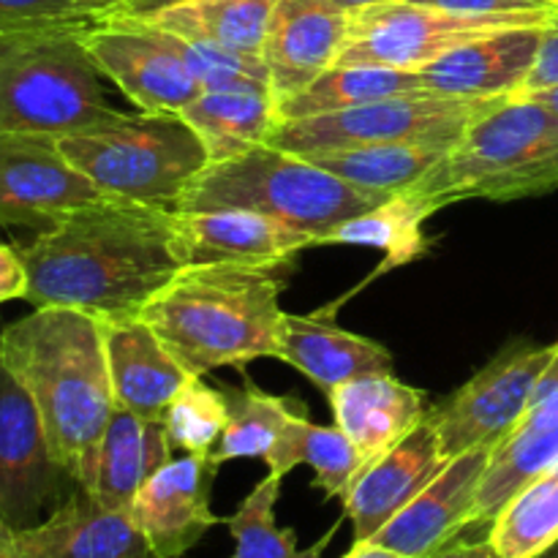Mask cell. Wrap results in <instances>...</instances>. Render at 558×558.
Wrapping results in <instances>:
<instances>
[{
    "label": "cell",
    "mask_w": 558,
    "mask_h": 558,
    "mask_svg": "<svg viewBox=\"0 0 558 558\" xmlns=\"http://www.w3.org/2000/svg\"><path fill=\"white\" fill-rule=\"evenodd\" d=\"M33 308H76L107 316L140 314L183 265L172 243V210L98 199L16 245Z\"/></svg>",
    "instance_id": "obj_1"
},
{
    "label": "cell",
    "mask_w": 558,
    "mask_h": 558,
    "mask_svg": "<svg viewBox=\"0 0 558 558\" xmlns=\"http://www.w3.org/2000/svg\"><path fill=\"white\" fill-rule=\"evenodd\" d=\"M0 357L36 403L54 461L80 485L118 409L101 319L76 308H33L0 330Z\"/></svg>",
    "instance_id": "obj_2"
},
{
    "label": "cell",
    "mask_w": 558,
    "mask_h": 558,
    "mask_svg": "<svg viewBox=\"0 0 558 558\" xmlns=\"http://www.w3.org/2000/svg\"><path fill=\"white\" fill-rule=\"evenodd\" d=\"M283 283L265 267H183L140 308L191 376L278 357Z\"/></svg>",
    "instance_id": "obj_3"
},
{
    "label": "cell",
    "mask_w": 558,
    "mask_h": 558,
    "mask_svg": "<svg viewBox=\"0 0 558 558\" xmlns=\"http://www.w3.org/2000/svg\"><path fill=\"white\" fill-rule=\"evenodd\" d=\"M558 191V114L537 98L490 104L407 194L430 213L463 199L512 202Z\"/></svg>",
    "instance_id": "obj_4"
},
{
    "label": "cell",
    "mask_w": 558,
    "mask_h": 558,
    "mask_svg": "<svg viewBox=\"0 0 558 558\" xmlns=\"http://www.w3.org/2000/svg\"><path fill=\"white\" fill-rule=\"evenodd\" d=\"M93 22L0 31V134L60 140L120 112L104 98V76L82 44Z\"/></svg>",
    "instance_id": "obj_5"
},
{
    "label": "cell",
    "mask_w": 558,
    "mask_h": 558,
    "mask_svg": "<svg viewBox=\"0 0 558 558\" xmlns=\"http://www.w3.org/2000/svg\"><path fill=\"white\" fill-rule=\"evenodd\" d=\"M390 196L363 191L305 156L259 145L238 158L207 163L178 202V210H251L308 234L314 245L341 223L371 213Z\"/></svg>",
    "instance_id": "obj_6"
},
{
    "label": "cell",
    "mask_w": 558,
    "mask_h": 558,
    "mask_svg": "<svg viewBox=\"0 0 558 558\" xmlns=\"http://www.w3.org/2000/svg\"><path fill=\"white\" fill-rule=\"evenodd\" d=\"M54 142L101 196L163 210H178L180 196L210 163L180 112H118L109 123Z\"/></svg>",
    "instance_id": "obj_7"
},
{
    "label": "cell",
    "mask_w": 558,
    "mask_h": 558,
    "mask_svg": "<svg viewBox=\"0 0 558 558\" xmlns=\"http://www.w3.org/2000/svg\"><path fill=\"white\" fill-rule=\"evenodd\" d=\"M501 98H463L434 90L401 93L330 114L281 120L267 145L305 153L363 145H428L450 150L469 125Z\"/></svg>",
    "instance_id": "obj_8"
},
{
    "label": "cell",
    "mask_w": 558,
    "mask_h": 558,
    "mask_svg": "<svg viewBox=\"0 0 558 558\" xmlns=\"http://www.w3.org/2000/svg\"><path fill=\"white\" fill-rule=\"evenodd\" d=\"M556 349L558 343H512L466 385L428 409V420L450 461L480 447L496 450L521 425Z\"/></svg>",
    "instance_id": "obj_9"
},
{
    "label": "cell",
    "mask_w": 558,
    "mask_h": 558,
    "mask_svg": "<svg viewBox=\"0 0 558 558\" xmlns=\"http://www.w3.org/2000/svg\"><path fill=\"white\" fill-rule=\"evenodd\" d=\"M518 25L532 22L507 16H463L414 0L365 5L349 11V31L336 65L420 71L472 38Z\"/></svg>",
    "instance_id": "obj_10"
},
{
    "label": "cell",
    "mask_w": 558,
    "mask_h": 558,
    "mask_svg": "<svg viewBox=\"0 0 558 558\" xmlns=\"http://www.w3.org/2000/svg\"><path fill=\"white\" fill-rule=\"evenodd\" d=\"M74 488L54 461L36 403L0 357V518L25 532Z\"/></svg>",
    "instance_id": "obj_11"
},
{
    "label": "cell",
    "mask_w": 558,
    "mask_h": 558,
    "mask_svg": "<svg viewBox=\"0 0 558 558\" xmlns=\"http://www.w3.org/2000/svg\"><path fill=\"white\" fill-rule=\"evenodd\" d=\"M104 80L114 82L140 112H180L202 93L167 33L123 14H107L82 33Z\"/></svg>",
    "instance_id": "obj_12"
},
{
    "label": "cell",
    "mask_w": 558,
    "mask_h": 558,
    "mask_svg": "<svg viewBox=\"0 0 558 558\" xmlns=\"http://www.w3.org/2000/svg\"><path fill=\"white\" fill-rule=\"evenodd\" d=\"M98 199L101 191L63 156L58 142L0 134V227L44 232Z\"/></svg>",
    "instance_id": "obj_13"
},
{
    "label": "cell",
    "mask_w": 558,
    "mask_h": 558,
    "mask_svg": "<svg viewBox=\"0 0 558 558\" xmlns=\"http://www.w3.org/2000/svg\"><path fill=\"white\" fill-rule=\"evenodd\" d=\"M218 469L221 461L213 452H185L142 485L129 512L145 534L153 556H185L213 526L223 523V518L210 510Z\"/></svg>",
    "instance_id": "obj_14"
},
{
    "label": "cell",
    "mask_w": 558,
    "mask_h": 558,
    "mask_svg": "<svg viewBox=\"0 0 558 558\" xmlns=\"http://www.w3.org/2000/svg\"><path fill=\"white\" fill-rule=\"evenodd\" d=\"M494 450H469L452 458L439 477L430 480L385 529L374 543L403 558H428L474 526L480 485Z\"/></svg>",
    "instance_id": "obj_15"
},
{
    "label": "cell",
    "mask_w": 558,
    "mask_h": 558,
    "mask_svg": "<svg viewBox=\"0 0 558 558\" xmlns=\"http://www.w3.org/2000/svg\"><path fill=\"white\" fill-rule=\"evenodd\" d=\"M347 31L349 11L336 0H276L262 44L272 98L289 101L332 69Z\"/></svg>",
    "instance_id": "obj_16"
},
{
    "label": "cell",
    "mask_w": 558,
    "mask_h": 558,
    "mask_svg": "<svg viewBox=\"0 0 558 558\" xmlns=\"http://www.w3.org/2000/svg\"><path fill=\"white\" fill-rule=\"evenodd\" d=\"M172 243L180 265H243L276 270L311 248L308 234L251 210H172Z\"/></svg>",
    "instance_id": "obj_17"
},
{
    "label": "cell",
    "mask_w": 558,
    "mask_h": 558,
    "mask_svg": "<svg viewBox=\"0 0 558 558\" xmlns=\"http://www.w3.org/2000/svg\"><path fill=\"white\" fill-rule=\"evenodd\" d=\"M450 458L428 417L396 447L365 463L343 499V515L354 526V543L374 539L425 485L439 477Z\"/></svg>",
    "instance_id": "obj_18"
},
{
    "label": "cell",
    "mask_w": 558,
    "mask_h": 558,
    "mask_svg": "<svg viewBox=\"0 0 558 558\" xmlns=\"http://www.w3.org/2000/svg\"><path fill=\"white\" fill-rule=\"evenodd\" d=\"M543 25H518L472 38L420 69L425 90L463 98L518 96L534 69Z\"/></svg>",
    "instance_id": "obj_19"
},
{
    "label": "cell",
    "mask_w": 558,
    "mask_h": 558,
    "mask_svg": "<svg viewBox=\"0 0 558 558\" xmlns=\"http://www.w3.org/2000/svg\"><path fill=\"white\" fill-rule=\"evenodd\" d=\"M16 558H156L129 510L74 488L41 523L16 532Z\"/></svg>",
    "instance_id": "obj_20"
},
{
    "label": "cell",
    "mask_w": 558,
    "mask_h": 558,
    "mask_svg": "<svg viewBox=\"0 0 558 558\" xmlns=\"http://www.w3.org/2000/svg\"><path fill=\"white\" fill-rule=\"evenodd\" d=\"M114 403L145 420H161L172 398L191 379L140 314L101 319Z\"/></svg>",
    "instance_id": "obj_21"
},
{
    "label": "cell",
    "mask_w": 558,
    "mask_h": 558,
    "mask_svg": "<svg viewBox=\"0 0 558 558\" xmlns=\"http://www.w3.org/2000/svg\"><path fill=\"white\" fill-rule=\"evenodd\" d=\"M172 452L161 420H145L118 407L76 488L98 505L131 510L142 485L172 461Z\"/></svg>",
    "instance_id": "obj_22"
},
{
    "label": "cell",
    "mask_w": 558,
    "mask_h": 558,
    "mask_svg": "<svg viewBox=\"0 0 558 558\" xmlns=\"http://www.w3.org/2000/svg\"><path fill=\"white\" fill-rule=\"evenodd\" d=\"M336 425L349 436L365 463L396 447L428 417L425 392L396 374H368L327 392Z\"/></svg>",
    "instance_id": "obj_23"
},
{
    "label": "cell",
    "mask_w": 558,
    "mask_h": 558,
    "mask_svg": "<svg viewBox=\"0 0 558 558\" xmlns=\"http://www.w3.org/2000/svg\"><path fill=\"white\" fill-rule=\"evenodd\" d=\"M278 360L308 376L325 396L357 376L392 371V354L381 343L341 330L319 316H294L287 311L278 327Z\"/></svg>",
    "instance_id": "obj_24"
},
{
    "label": "cell",
    "mask_w": 558,
    "mask_h": 558,
    "mask_svg": "<svg viewBox=\"0 0 558 558\" xmlns=\"http://www.w3.org/2000/svg\"><path fill=\"white\" fill-rule=\"evenodd\" d=\"M558 463V387L532 401L521 425L494 450L474 507V526L488 529L507 501Z\"/></svg>",
    "instance_id": "obj_25"
},
{
    "label": "cell",
    "mask_w": 558,
    "mask_h": 558,
    "mask_svg": "<svg viewBox=\"0 0 558 558\" xmlns=\"http://www.w3.org/2000/svg\"><path fill=\"white\" fill-rule=\"evenodd\" d=\"M207 150V161L221 163L254 147L267 145L281 125L272 93H210L202 90L180 109Z\"/></svg>",
    "instance_id": "obj_26"
},
{
    "label": "cell",
    "mask_w": 558,
    "mask_h": 558,
    "mask_svg": "<svg viewBox=\"0 0 558 558\" xmlns=\"http://www.w3.org/2000/svg\"><path fill=\"white\" fill-rule=\"evenodd\" d=\"M276 0H180L145 14H123L189 41L262 54ZM107 16V14H104Z\"/></svg>",
    "instance_id": "obj_27"
},
{
    "label": "cell",
    "mask_w": 558,
    "mask_h": 558,
    "mask_svg": "<svg viewBox=\"0 0 558 558\" xmlns=\"http://www.w3.org/2000/svg\"><path fill=\"white\" fill-rule=\"evenodd\" d=\"M267 469L276 477H287L294 466L305 463L314 469V488L325 494V499H347L354 480L365 469V458L349 441L341 428L316 425L308 420V412L294 414L283 425L281 436L265 458Z\"/></svg>",
    "instance_id": "obj_28"
},
{
    "label": "cell",
    "mask_w": 558,
    "mask_h": 558,
    "mask_svg": "<svg viewBox=\"0 0 558 558\" xmlns=\"http://www.w3.org/2000/svg\"><path fill=\"white\" fill-rule=\"evenodd\" d=\"M445 153L428 145H363L305 153V158L357 189L396 196L414 189Z\"/></svg>",
    "instance_id": "obj_29"
},
{
    "label": "cell",
    "mask_w": 558,
    "mask_h": 558,
    "mask_svg": "<svg viewBox=\"0 0 558 558\" xmlns=\"http://www.w3.org/2000/svg\"><path fill=\"white\" fill-rule=\"evenodd\" d=\"M425 90L417 71L376 69V65H332L316 76L305 90L278 104L281 120L311 118V114L343 112L401 93Z\"/></svg>",
    "instance_id": "obj_30"
},
{
    "label": "cell",
    "mask_w": 558,
    "mask_h": 558,
    "mask_svg": "<svg viewBox=\"0 0 558 558\" xmlns=\"http://www.w3.org/2000/svg\"><path fill=\"white\" fill-rule=\"evenodd\" d=\"M223 396H227L229 420L221 441L213 450V456L221 463L240 461V458L265 461L289 417L305 412L303 401L270 396V392L259 390L248 376H245L243 387H223Z\"/></svg>",
    "instance_id": "obj_31"
},
{
    "label": "cell",
    "mask_w": 558,
    "mask_h": 558,
    "mask_svg": "<svg viewBox=\"0 0 558 558\" xmlns=\"http://www.w3.org/2000/svg\"><path fill=\"white\" fill-rule=\"evenodd\" d=\"M434 213L409 194H396L371 213L352 218V221L341 223L325 245H371V248H381L387 254V267L407 265V262L420 259L428 251V240L423 234L425 218Z\"/></svg>",
    "instance_id": "obj_32"
},
{
    "label": "cell",
    "mask_w": 558,
    "mask_h": 558,
    "mask_svg": "<svg viewBox=\"0 0 558 558\" xmlns=\"http://www.w3.org/2000/svg\"><path fill=\"white\" fill-rule=\"evenodd\" d=\"M499 558H537L558 543V472H548L512 496L488 526Z\"/></svg>",
    "instance_id": "obj_33"
},
{
    "label": "cell",
    "mask_w": 558,
    "mask_h": 558,
    "mask_svg": "<svg viewBox=\"0 0 558 558\" xmlns=\"http://www.w3.org/2000/svg\"><path fill=\"white\" fill-rule=\"evenodd\" d=\"M281 477L267 474L243 499L238 512L223 518L234 539V554L229 558H322L332 532L311 548H298L294 529H281L276 523V505L281 496Z\"/></svg>",
    "instance_id": "obj_34"
},
{
    "label": "cell",
    "mask_w": 558,
    "mask_h": 558,
    "mask_svg": "<svg viewBox=\"0 0 558 558\" xmlns=\"http://www.w3.org/2000/svg\"><path fill=\"white\" fill-rule=\"evenodd\" d=\"M227 396L207 385L205 376H191L183 390L172 398L161 423L172 450L213 452L227 428Z\"/></svg>",
    "instance_id": "obj_35"
},
{
    "label": "cell",
    "mask_w": 558,
    "mask_h": 558,
    "mask_svg": "<svg viewBox=\"0 0 558 558\" xmlns=\"http://www.w3.org/2000/svg\"><path fill=\"white\" fill-rule=\"evenodd\" d=\"M158 31V27H156ZM167 33V31H161ZM174 52L194 74L202 90L210 93H270V74L262 54L234 52V49L213 47V44L189 41L167 33Z\"/></svg>",
    "instance_id": "obj_36"
},
{
    "label": "cell",
    "mask_w": 558,
    "mask_h": 558,
    "mask_svg": "<svg viewBox=\"0 0 558 558\" xmlns=\"http://www.w3.org/2000/svg\"><path fill=\"white\" fill-rule=\"evenodd\" d=\"M101 20L93 0H0V31Z\"/></svg>",
    "instance_id": "obj_37"
},
{
    "label": "cell",
    "mask_w": 558,
    "mask_h": 558,
    "mask_svg": "<svg viewBox=\"0 0 558 558\" xmlns=\"http://www.w3.org/2000/svg\"><path fill=\"white\" fill-rule=\"evenodd\" d=\"M414 3L463 16H507V20L532 22V25H545L558 11L556 5L543 3V0H414Z\"/></svg>",
    "instance_id": "obj_38"
},
{
    "label": "cell",
    "mask_w": 558,
    "mask_h": 558,
    "mask_svg": "<svg viewBox=\"0 0 558 558\" xmlns=\"http://www.w3.org/2000/svg\"><path fill=\"white\" fill-rule=\"evenodd\" d=\"M558 85V11L543 25V36H539L537 60L529 74L526 85L518 96H529V93L548 90Z\"/></svg>",
    "instance_id": "obj_39"
},
{
    "label": "cell",
    "mask_w": 558,
    "mask_h": 558,
    "mask_svg": "<svg viewBox=\"0 0 558 558\" xmlns=\"http://www.w3.org/2000/svg\"><path fill=\"white\" fill-rule=\"evenodd\" d=\"M27 270L14 245L0 243V305L9 300H25Z\"/></svg>",
    "instance_id": "obj_40"
},
{
    "label": "cell",
    "mask_w": 558,
    "mask_h": 558,
    "mask_svg": "<svg viewBox=\"0 0 558 558\" xmlns=\"http://www.w3.org/2000/svg\"><path fill=\"white\" fill-rule=\"evenodd\" d=\"M428 558H499V554L494 550L490 539H452L450 545L439 548L436 554H430Z\"/></svg>",
    "instance_id": "obj_41"
},
{
    "label": "cell",
    "mask_w": 558,
    "mask_h": 558,
    "mask_svg": "<svg viewBox=\"0 0 558 558\" xmlns=\"http://www.w3.org/2000/svg\"><path fill=\"white\" fill-rule=\"evenodd\" d=\"M172 3H180V0H118V3H114L112 9L104 11V14H145V11H156Z\"/></svg>",
    "instance_id": "obj_42"
},
{
    "label": "cell",
    "mask_w": 558,
    "mask_h": 558,
    "mask_svg": "<svg viewBox=\"0 0 558 558\" xmlns=\"http://www.w3.org/2000/svg\"><path fill=\"white\" fill-rule=\"evenodd\" d=\"M341 558H403L396 550L385 548V545L374 543V539H365V543H354L352 550H347V556Z\"/></svg>",
    "instance_id": "obj_43"
},
{
    "label": "cell",
    "mask_w": 558,
    "mask_h": 558,
    "mask_svg": "<svg viewBox=\"0 0 558 558\" xmlns=\"http://www.w3.org/2000/svg\"><path fill=\"white\" fill-rule=\"evenodd\" d=\"M16 554V532L0 518V558H14Z\"/></svg>",
    "instance_id": "obj_44"
},
{
    "label": "cell",
    "mask_w": 558,
    "mask_h": 558,
    "mask_svg": "<svg viewBox=\"0 0 558 558\" xmlns=\"http://www.w3.org/2000/svg\"><path fill=\"white\" fill-rule=\"evenodd\" d=\"M529 98H537L539 104L550 107L558 114V85L548 87V90H537V93H529Z\"/></svg>",
    "instance_id": "obj_45"
},
{
    "label": "cell",
    "mask_w": 558,
    "mask_h": 558,
    "mask_svg": "<svg viewBox=\"0 0 558 558\" xmlns=\"http://www.w3.org/2000/svg\"><path fill=\"white\" fill-rule=\"evenodd\" d=\"M338 5H343L347 11H357L365 9V5H376V3H390V0H336Z\"/></svg>",
    "instance_id": "obj_46"
},
{
    "label": "cell",
    "mask_w": 558,
    "mask_h": 558,
    "mask_svg": "<svg viewBox=\"0 0 558 558\" xmlns=\"http://www.w3.org/2000/svg\"><path fill=\"white\" fill-rule=\"evenodd\" d=\"M93 3H96V5H98V11H101V14H104V11L112 9V5L118 3V0H93Z\"/></svg>",
    "instance_id": "obj_47"
},
{
    "label": "cell",
    "mask_w": 558,
    "mask_h": 558,
    "mask_svg": "<svg viewBox=\"0 0 558 558\" xmlns=\"http://www.w3.org/2000/svg\"><path fill=\"white\" fill-rule=\"evenodd\" d=\"M537 558H558V543L554 545V548L545 550V554H543V556H537Z\"/></svg>",
    "instance_id": "obj_48"
},
{
    "label": "cell",
    "mask_w": 558,
    "mask_h": 558,
    "mask_svg": "<svg viewBox=\"0 0 558 558\" xmlns=\"http://www.w3.org/2000/svg\"><path fill=\"white\" fill-rule=\"evenodd\" d=\"M543 3H548V5H556V9H558V0H543Z\"/></svg>",
    "instance_id": "obj_49"
},
{
    "label": "cell",
    "mask_w": 558,
    "mask_h": 558,
    "mask_svg": "<svg viewBox=\"0 0 558 558\" xmlns=\"http://www.w3.org/2000/svg\"><path fill=\"white\" fill-rule=\"evenodd\" d=\"M550 472H558V463H556V466H554V469H550Z\"/></svg>",
    "instance_id": "obj_50"
},
{
    "label": "cell",
    "mask_w": 558,
    "mask_h": 558,
    "mask_svg": "<svg viewBox=\"0 0 558 558\" xmlns=\"http://www.w3.org/2000/svg\"><path fill=\"white\" fill-rule=\"evenodd\" d=\"M96 9H98V5H96Z\"/></svg>",
    "instance_id": "obj_51"
},
{
    "label": "cell",
    "mask_w": 558,
    "mask_h": 558,
    "mask_svg": "<svg viewBox=\"0 0 558 558\" xmlns=\"http://www.w3.org/2000/svg\"><path fill=\"white\" fill-rule=\"evenodd\" d=\"M14 558H16V556H14Z\"/></svg>",
    "instance_id": "obj_52"
}]
</instances>
